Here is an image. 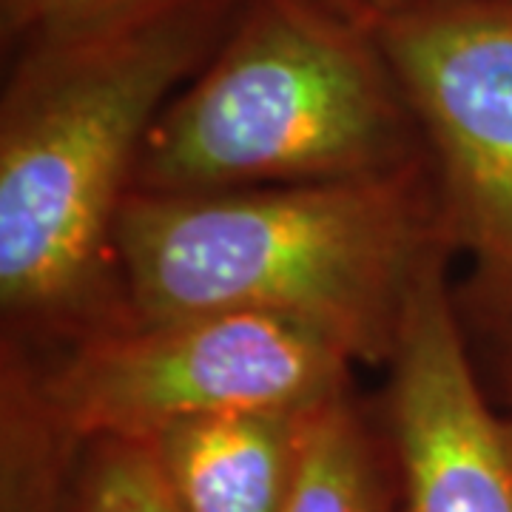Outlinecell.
<instances>
[{
  "label": "cell",
  "mask_w": 512,
  "mask_h": 512,
  "mask_svg": "<svg viewBox=\"0 0 512 512\" xmlns=\"http://www.w3.org/2000/svg\"><path fill=\"white\" fill-rule=\"evenodd\" d=\"M484 328H512V0H413L376 20Z\"/></svg>",
  "instance_id": "obj_5"
},
{
  "label": "cell",
  "mask_w": 512,
  "mask_h": 512,
  "mask_svg": "<svg viewBox=\"0 0 512 512\" xmlns=\"http://www.w3.org/2000/svg\"><path fill=\"white\" fill-rule=\"evenodd\" d=\"M336 3H342V6H348V9H353V12H359V15H365L370 20H382L384 15L402 9V6L413 3V0H336Z\"/></svg>",
  "instance_id": "obj_11"
},
{
  "label": "cell",
  "mask_w": 512,
  "mask_h": 512,
  "mask_svg": "<svg viewBox=\"0 0 512 512\" xmlns=\"http://www.w3.org/2000/svg\"><path fill=\"white\" fill-rule=\"evenodd\" d=\"M450 251L430 163L211 194H128L117 319L259 313L387 365L421 268ZM453 254V251H450Z\"/></svg>",
  "instance_id": "obj_2"
},
{
  "label": "cell",
  "mask_w": 512,
  "mask_h": 512,
  "mask_svg": "<svg viewBox=\"0 0 512 512\" xmlns=\"http://www.w3.org/2000/svg\"><path fill=\"white\" fill-rule=\"evenodd\" d=\"M63 512H180L146 439H100L83 450Z\"/></svg>",
  "instance_id": "obj_9"
},
{
  "label": "cell",
  "mask_w": 512,
  "mask_h": 512,
  "mask_svg": "<svg viewBox=\"0 0 512 512\" xmlns=\"http://www.w3.org/2000/svg\"><path fill=\"white\" fill-rule=\"evenodd\" d=\"M131 0H3V35L18 46L111 15Z\"/></svg>",
  "instance_id": "obj_10"
},
{
  "label": "cell",
  "mask_w": 512,
  "mask_h": 512,
  "mask_svg": "<svg viewBox=\"0 0 512 512\" xmlns=\"http://www.w3.org/2000/svg\"><path fill=\"white\" fill-rule=\"evenodd\" d=\"M285 512H399L384 430L367 421L353 390L305 413Z\"/></svg>",
  "instance_id": "obj_8"
},
{
  "label": "cell",
  "mask_w": 512,
  "mask_h": 512,
  "mask_svg": "<svg viewBox=\"0 0 512 512\" xmlns=\"http://www.w3.org/2000/svg\"><path fill=\"white\" fill-rule=\"evenodd\" d=\"M421 160L376 20L336 0H245L148 131L131 194L350 180Z\"/></svg>",
  "instance_id": "obj_3"
},
{
  "label": "cell",
  "mask_w": 512,
  "mask_h": 512,
  "mask_svg": "<svg viewBox=\"0 0 512 512\" xmlns=\"http://www.w3.org/2000/svg\"><path fill=\"white\" fill-rule=\"evenodd\" d=\"M504 336V382H507V402H510V421H512V328Z\"/></svg>",
  "instance_id": "obj_12"
},
{
  "label": "cell",
  "mask_w": 512,
  "mask_h": 512,
  "mask_svg": "<svg viewBox=\"0 0 512 512\" xmlns=\"http://www.w3.org/2000/svg\"><path fill=\"white\" fill-rule=\"evenodd\" d=\"M245 0H131L35 37L0 106V308L9 342L117 319L114 225L160 111Z\"/></svg>",
  "instance_id": "obj_1"
},
{
  "label": "cell",
  "mask_w": 512,
  "mask_h": 512,
  "mask_svg": "<svg viewBox=\"0 0 512 512\" xmlns=\"http://www.w3.org/2000/svg\"><path fill=\"white\" fill-rule=\"evenodd\" d=\"M353 367L325 336L259 313L111 319L49 345L3 339L0 410L80 461L100 439H154L220 413L308 410L350 390Z\"/></svg>",
  "instance_id": "obj_4"
},
{
  "label": "cell",
  "mask_w": 512,
  "mask_h": 512,
  "mask_svg": "<svg viewBox=\"0 0 512 512\" xmlns=\"http://www.w3.org/2000/svg\"><path fill=\"white\" fill-rule=\"evenodd\" d=\"M450 251L413 282L387 359L384 439L399 512H512V421L495 413L470 365Z\"/></svg>",
  "instance_id": "obj_6"
},
{
  "label": "cell",
  "mask_w": 512,
  "mask_h": 512,
  "mask_svg": "<svg viewBox=\"0 0 512 512\" xmlns=\"http://www.w3.org/2000/svg\"><path fill=\"white\" fill-rule=\"evenodd\" d=\"M308 410L220 413L146 441L180 512H285Z\"/></svg>",
  "instance_id": "obj_7"
}]
</instances>
